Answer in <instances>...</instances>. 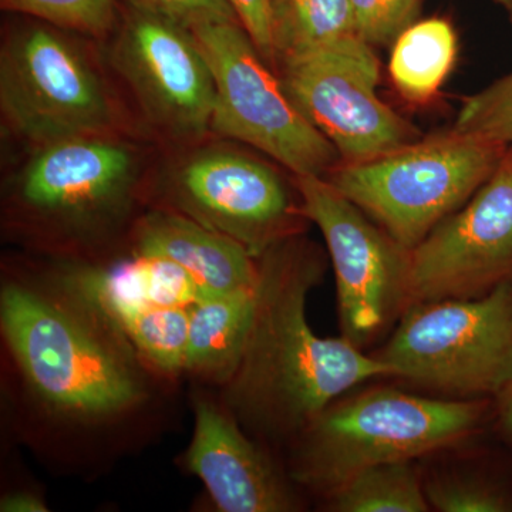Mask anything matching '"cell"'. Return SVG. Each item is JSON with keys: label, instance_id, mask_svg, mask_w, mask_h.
Returning <instances> with one entry per match:
<instances>
[{"label": "cell", "instance_id": "1", "mask_svg": "<svg viewBox=\"0 0 512 512\" xmlns=\"http://www.w3.org/2000/svg\"><path fill=\"white\" fill-rule=\"evenodd\" d=\"M326 256L301 234L258 258L254 315L221 403L262 446H291L343 394L390 369L348 339L320 338L309 325L308 298L320 285Z\"/></svg>", "mask_w": 512, "mask_h": 512}, {"label": "cell", "instance_id": "2", "mask_svg": "<svg viewBox=\"0 0 512 512\" xmlns=\"http://www.w3.org/2000/svg\"><path fill=\"white\" fill-rule=\"evenodd\" d=\"M0 330L30 399L50 419L110 426L150 397L148 375L157 373L57 262L42 274L3 276Z\"/></svg>", "mask_w": 512, "mask_h": 512}, {"label": "cell", "instance_id": "3", "mask_svg": "<svg viewBox=\"0 0 512 512\" xmlns=\"http://www.w3.org/2000/svg\"><path fill=\"white\" fill-rule=\"evenodd\" d=\"M154 163L130 131L80 134L29 147L6 178L3 229L53 261H97L127 245L146 210Z\"/></svg>", "mask_w": 512, "mask_h": 512}, {"label": "cell", "instance_id": "4", "mask_svg": "<svg viewBox=\"0 0 512 512\" xmlns=\"http://www.w3.org/2000/svg\"><path fill=\"white\" fill-rule=\"evenodd\" d=\"M494 421V400L367 387L329 404L289 446L293 484L326 498L360 471L419 461L467 443Z\"/></svg>", "mask_w": 512, "mask_h": 512}, {"label": "cell", "instance_id": "5", "mask_svg": "<svg viewBox=\"0 0 512 512\" xmlns=\"http://www.w3.org/2000/svg\"><path fill=\"white\" fill-rule=\"evenodd\" d=\"M146 208L184 215L256 259L276 242L301 234L308 222L295 181L291 187L275 165L208 138L173 148L154 165Z\"/></svg>", "mask_w": 512, "mask_h": 512}, {"label": "cell", "instance_id": "6", "mask_svg": "<svg viewBox=\"0 0 512 512\" xmlns=\"http://www.w3.org/2000/svg\"><path fill=\"white\" fill-rule=\"evenodd\" d=\"M372 355L430 396L494 399L512 379V281L483 298L413 303Z\"/></svg>", "mask_w": 512, "mask_h": 512}, {"label": "cell", "instance_id": "7", "mask_svg": "<svg viewBox=\"0 0 512 512\" xmlns=\"http://www.w3.org/2000/svg\"><path fill=\"white\" fill-rule=\"evenodd\" d=\"M510 148L450 130L373 160L339 164L326 180L412 251L493 177Z\"/></svg>", "mask_w": 512, "mask_h": 512}, {"label": "cell", "instance_id": "8", "mask_svg": "<svg viewBox=\"0 0 512 512\" xmlns=\"http://www.w3.org/2000/svg\"><path fill=\"white\" fill-rule=\"evenodd\" d=\"M0 110L8 133L28 147L128 131L117 94L93 53L40 20L3 40Z\"/></svg>", "mask_w": 512, "mask_h": 512}, {"label": "cell", "instance_id": "9", "mask_svg": "<svg viewBox=\"0 0 512 512\" xmlns=\"http://www.w3.org/2000/svg\"><path fill=\"white\" fill-rule=\"evenodd\" d=\"M191 33L215 83L211 133L261 151L292 177H328L336 148L306 120L238 20L207 22Z\"/></svg>", "mask_w": 512, "mask_h": 512}, {"label": "cell", "instance_id": "10", "mask_svg": "<svg viewBox=\"0 0 512 512\" xmlns=\"http://www.w3.org/2000/svg\"><path fill=\"white\" fill-rule=\"evenodd\" d=\"M305 220L318 227L336 279L340 332L365 350L399 322L410 299V249L325 177H293Z\"/></svg>", "mask_w": 512, "mask_h": 512}, {"label": "cell", "instance_id": "11", "mask_svg": "<svg viewBox=\"0 0 512 512\" xmlns=\"http://www.w3.org/2000/svg\"><path fill=\"white\" fill-rule=\"evenodd\" d=\"M276 73L342 164L373 160L420 140L419 130L380 99L375 47L357 35L289 60Z\"/></svg>", "mask_w": 512, "mask_h": 512}, {"label": "cell", "instance_id": "12", "mask_svg": "<svg viewBox=\"0 0 512 512\" xmlns=\"http://www.w3.org/2000/svg\"><path fill=\"white\" fill-rule=\"evenodd\" d=\"M111 35L107 62L144 126L171 148L210 137L214 76L191 30L130 9L124 25Z\"/></svg>", "mask_w": 512, "mask_h": 512}, {"label": "cell", "instance_id": "13", "mask_svg": "<svg viewBox=\"0 0 512 512\" xmlns=\"http://www.w3.org/2000/svg\"><path fill=\"white\" fill-rule=\"evenodd\" d=\"M510 281L512 148L470 201L410 251V305L483 298Z\"/></svg>", "mask_w": 512, "mask_h": 512}, {"label": "cell", "instance_id": "14", "mask_svg": "<svg viewBox=\"0 0 512 512\" xmlns=\"http://www.w3.org/2000/svg\"><path fill=\"white\" fill-rule=\"evenodd\" d=\"M192 409L194 434L184 463L205 485L218 511L301 510L291 477L268 448L248 436L220 399L195 393Z\"/></svg>", "mask_w": 512, "mask_h": 512}, {"label": "cell", "instance_id": "15", "mask_svg": "<svg viewBox=\"0 0 512 512\" xmlns=\"http://www.w3.org/2000/svg\"><path fill=\"white\" fill-rule=\"evenodd\" d=\"M127 249L174 262L210 296L254 289L258 282V259L247 249L184 215L161 208L141 212L128 235Z\"/></svg>", "mask_w": 512, "mask_h": 512}, {"label": "cell", "instance_id": "16", "mask_svg": "<svg viewBox=\"0 0 512 512\" xmlns=\"http://www.w3.org/2000/svg\"><path fill=\"white\" fill-rule=\"evenodd\" d=\"M255 289L214 296L191 309L184 375L220 389L231 379L251 329Z\"/></svg>", "mask_w": 512, "mask_h": 512}, {"label": "cell", "instance_id": "17", "mask_svg": "<svg viewBox=\"0 0 512 512\" xmlns=\"http://www.w3.org/2000/svg\"><path fill=\"white\" fill-rule=\"evenodd\" d=\"M450 448L420 464L431 511L512 512L511 463L485 454L451 456Z\"/></svg>", "mask_w": 512, "mask_h": 512}, {"label": "cell", "instance_id": "18", "mask_svg": "<svg viewBox=\"0 0 512 512\" xmlns=\"http://www.w3.org/2000/svg\"><path fill=\"white\" fill-rule=\"evenodd\" d=\"M457 50L456 30L447 19L416 20L394 40L390 82L409 103H430L450 76Z\"/></svg>", "mask_w": 512, "mask_h": 512}, {"label": "cell", "instance_id": "19", "mask_svg": "<svg viewBox=\"0 0 512 512\" xmlns=\"http://www.w3.org/2000/svg\"><path fill=\"white\" fill-rule=\"evenodd\" d=\"M92 296L119 325L153 372L164 379L184 375L191 311Z\"/></svg>", "mask_w": 512, "mask_h": 512}, {"label": "cell", "instance_id": "20", "mask_svg": "<svg viewBox=\"0 0 512 512\" xmlns=\"http://www.w3.org/2000/svg\"><path fill=\"white\" fill-rule=\"evenodd\" d=\"M353 35L350 0H274L275 70Z\"/></svg>", "mask_w": 512, "mask_h": 512}, {"label": "cell", "instance_id": "21", "mask_svg": "<svg viewBox=\"0 0 512 512\" xmlns=\"http://www.w3.org/2000/svg\"><path fill=\"white\" fill-rule=\"evenodd\" d=\"M323 500L332 512L431 511L417 461L366 468Z\"/></svg>", "mask_w": 512, "mask_h": 512}, {"label": "cell", "instance_id": "22", "mask_svg": "<svg viewBox=\"0 0 512 512\" xmlns=\"http://www.w3.org/2000/svg\"><path fill=\"white\" fill-rule=\"evenodd\" d=\"M0 5L8 12L93 39H107L117 25L116 0H0Z\"/></svg>", "mask_w": 512, "mask_h": 512}, {"label": "cell", "instance_id": "23", "mask_svg": "<svg viewBox=\"0 0 512 512\" xmlns=\"http://www.w3.org/2000/svg\"><path fill=\"white\" fill-rule=\"evenodd\" d=\"M451 130L512 147V72L467 97Z\"/></svg>", "mask_w": 512, "mask_h": 512}, {"label": "cell", "instance_id": "24", "mask_svg": "<svg viewBox=\"0 0 512 512\" xmlns=\"http://www.w3.org/2000/svg\"><path fill=\"white\" fill-rule=\"evenodd\" d=\"M423 0H350L356 35L370 46H392L419 16Z\"/></svg>", "mask_w": 512, "mask_h": 512}, {"label": "cell", "instance_id": "25", "mask_svg": "<svg viewBox=\"0 0 512 512\" xmlns=\"http://www.w3.org/2000/svg\"><path fill=\"white\" fill-rule=\"evenodd\" d=\"M126 2L130 9L171 20L188 30L201 23L238 20L228 0H126Z\"/></svg>", "mask_w": 512, "mask_h": 512}, {"label": "cell", "instance_id": "26", "mask_svg": "<svg viewBox=\"0 0 512 512\" xmlns=\"http://www.w3.org/2000/svg\"><path fill=\"white\" fill-rule=\"evenodd\" d=\"M228 3L256 49L275 70L274 0H228Z\"/></svg>", "mask_w": 512, "mask_h": 512}, {"label": "cell", "instance_id": "27", "mask_svg": "<svg viewBox=\"0 0 512 512\" xmlns=\"http://www.w3.org/2000/svg\"><path fill=\"white\" fill-rule=\"evenodd\" d=\"M0 511L2 512H46L49 511L45 501L40 495L30 491H13L3 495L0 500Z\"/></svg>", "mask_w": 512, "mask_h": 512}, {"label": "cell", "instance_id": "28", "mask_svg": "<svg viewBox=\"0 0 512 512\" xmlns=\"http://www.w3.org/2000/svg\"><path fill=\"white\" fill-rule=\"evenodd\" d=\"M493 400L495 426L505 437L512 440V379Z\"/></svg>", "mask_w": 512, "mask_h": 512}, {"label": "cell", "instance_id": "29", "mask_svg": "<svg viewBox=\"0 0 512 512\" xmlns=\"http://www.w3.org/2000/svg\"><path fill=\"white\" fill-rule=\"evenodd\" d=\"M494 2L504 10L512 26V0H494Z\"/></svg>", "mask_w": 512, "mask_h": 512}, {"label": "cell", "instance_id": "30", "mask_svg": "<svg viewBox=\"0 0 512 512\" xmlns=\"http://www.w3.org/2000/svg\"><path fill=\"white\" fill-rule=\"evenodd\" d=\"M512 148V147H511Z\"/></svg>", "mask_w": 512, "mask_h": 512}]
</instances>
